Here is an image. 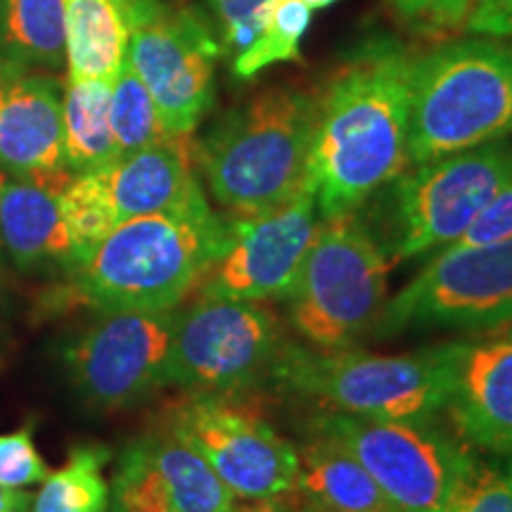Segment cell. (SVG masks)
<instances>
[{
    "label": "cell",
    "instance_id": "8d00e7d4",
    "mask_svg": "<svg viewBox=\"0 0 512 512\" xmlns=\"http://www.w3.org/2000/svg\"><path fill=\"white\" fill-rule=\"evenodd\" d=\"M124 3H128V0H124Z\"/></svg>",
    "mask_w": 512,
    "mask_h": 512
},
{
    "label": "cell",
    "instance_id": "4fadbf2b",
    "mask_svg": "<svg viewBox=\"0 0 512 512\" xmlns=\"http://www.w3.org/2000/svg\"><path fill=\"white\" fill-rule=\"evenodd\" d=\"M176 309L100 311L64 351L76 392L98 411L133 408L169 387Z\"/></svg>",
    "mask_w": 512,
    "mask_h": 512
},
{
    "label": "cell",
    "instance_id": "1f68e13d",
    "mask_svg": "<svg viewBox=\"0 0 512 512\" xmlns=\"http://www.w3.org/2000/svg\"><path fill=\"white\" fill-rule=\"evenodd\" d=\"M467 34L510 38L512 36V0H475L465 22Z\"/></svg>",
    "mask_w": 512,
    "mask_h": 512
},
{
    "label": "cell",
    "instance_id": "e0dca14e",
    "mask_svg": "<svg viewBox=\"0 0 512 512\" xmlns=\"http://www.w3.org/2000/svg\"><path fill=\"white\" fill-rule=\"evenodd\" d=\"M72 171L12 176L0 171V252L17 271L72 268V240L62 216V192Z\"/></svg>",
    "mask_w": 512,
    "mask_h": 512
},
{
    "label": "cell",
    "instance_id": "ac0fdd59",
    "mask_svg": "<svg viewBox=\"0 0 512 512\" xmlns=\"http://www.w3.org/2000/svg\"><path fill=\"white\" fill-rule=\"evenodd\" d=\"M197 143L190 136H164L133 155L95 169L117 223L176 209L200 195L195 174Z\"/></svg>",
    "mask_w": 512,
    "mask_h": 512
},
{
    "label": "cell",
    "instance_id": "7402d4cb",
    "mask_svg": "<svg viewBox=\"0 0 512 512\" xmlns=\"http://www.w3.org/2000/svg\"><path fill=\"white\" fill-rule=\"evenodd\" d=\"M112 83L67 81L62 100L64 164L74 176L102 169L119 157L110 126Z\"/></svg>",
    "mask_w": 512,
    "mask_h": 512
},
{
    "label": "cell",
    "instance_id": "f1b7e54d",
    "mask_svg": "<svg viewBox=\"0 0 512 512\" xmlns=\"http://www.w3.org/2000/svg\"><path fill=\"white\" fill-rule=\"evenodd\" d=\"M211 3L221 19L226 46L240 53L254 41L278 0H211Z\"/></svg>",
    "mask_w": 512,
    "mask_h": 512
},
{
    "label": "cell",
    "instance_id": "e575fe53",
    "mask_svg": "<svg viewBox=\"0 0 512 512\" xmlns=\"http://www.w3.org/2000/svg\"><path fill=\"white\" fill-rule=\"evenodd\" d=\"M494 332H503V335H512V320L508 325H503V328H498V330H494Z\"/></svg>",
    "mask_w": 512,
    "mask_h": 512
},
{
    "label": "cell",
    "instance_id": "7c38bea8",
    "mask_svg": "<svg viewBox=\"0 0 512 512\" xmlns=\"http://www.w3.org/2000/svg\"><path fill=\"white\" fill-rule=\"evenodd\" d=\"M128 53L169 136H190L214 100L219 46L195 12L159 0H128Z\"/></svg>",
    "mask_w": 512,
    "mask_h": 512
},
{
    "label": "cell",
    "instance_id": "9c48e42d",
    "mask_svg": "<svg viewBox=\"0 0 512 512\" xmlns=\"http://www.w3.org/2000/svg\"><path fill=\"white\" fill-rule=\"evenodd\" d=\"M278 316L261 302L197 297L176 313L169 384L185 394H245L273 375L285 349Z\"/></svg>",
    "mask_w": 512,
    "mask_h": 512
},
{
    "label": "cell",
    "instance_id": "836d02e7",
    "mask_svg": "<svg viewBox=\"0 0 512 512\" xmlns=\"http://www.w3.org/2000/svg\"><path fill=\"white\" fill-rule=\"evenodd\" d=\"M505 458H508V463H505L503 472H505V477H508V482L512 486V453H510V456H505Z\"/></svg>",
    "mask_w": 512,
    "mask_h": 512
},
{
    "label": "cell",
    "instance_id": "d590c367",
    "mask_svg": "<svg viewBox=\"0 0 512 512\" xmlns=\"http://www.w3.org/2000/svg\"><path fill=\"white\" fill-rule=\"evenodd\" d=\"M5 5H8V0H0V27H3V17H5Z\"/></svg>",
    "mask_w": 512,
    "mask_h": 512
},
{
    "label": "cell",
    "instance_id": "5bb4252c",
    "mask_svg": "<svg viewBox=\"0 0 512 512\" xmlns=\"http://www.w3.org/2000/svg\"><path fill=\"white\" fill-rule=\"evenodd\" d=\"M313 192L256 216H228L230 238L197 287L200 297L268 302L287 299L316 235Z\"/></svg>",
    "mask_w": 512,
    "mask_h": 512
},
{
    "label": "cell",
    "instance_id": "3957f363",
    "mask_svg": "<svg viewBox=\"0 0 512 512\" xmlns=\"http://www.w3.org/2000/svg\"><path fill=\"white\" fill-rule=\"evenodd\" d=\"M318 95L266 88L197 143V166L228 216H256L309 190ZM311 192V190H309Z\"/></svg>",
    "mask_w": 512,
    "mask_h": 512
},
{
    "label": "cell",
    "instance_id": "30bf717a",
    "mask_svg": "<svg viewBox=\"0 0 512 512\" xmlns=\"http://www.w3.org/2000/svg\"><path fill=\"white\" fill-rule=\"evenodd\" d=\"M508 183L512 143L505 138L415 164L394 181V230L384 254L403 261L451 245Z\"/></svg>",
    "mask_w": 512,
    "mask_h": 512
},
{
    "label": "cell",
    "instance_id": "cb8c5ba5",
    "mask_svg": "<svg viewBox=\"0 0 512 512\" xmlns=\"http://www.w3.org/2000/svg\"><path fill=\"white\" fill-rule=\"evenodd\" d=\"M110 451L102 446H76L60 470L43 479L29 512H107L110 484L105 482Z\"/></svg>",
    "mask_w": 512,
    "mask_h": 512
},
{
    "label": "cell",
    "instance_id": "484cf974",
    "mask_svg": "<svg viewBox=\"0 0 512 512\" xmlns=\"http://www.w3.org/2000/svg\"><path fill=\"white\" fill-rule=\"evenodd\" d=\"M311 15L313 10L302 0H278L254 41L235 57V76L252 79L261 69L273 64L299 60V43L309 29Z\"/></svg>",
    "mask_w": 512,
    "mask_h": 512
},
{
    "label": "cell",
    "instance_id": "8fae6325",
    "mask_svg": "<svg viewBox=\"0 0 512 512\" xmlns=\"http://www.w3.org/2000/svg\"><path fill=\"white\" fill-rule=\"evenodd\" d=\"M512 320V240L439 252L392 302L375 325L377 337L406 330L451 328L494 332Z\"/></svg>",
    "mask_w": 512,
    "mask_h": 512
},
{
    "label": "cell",
    "instance_id": "f35d334b",
    "mask_svg": "<svg viewBox=\"0 0 512 512\" xmlns=\"http://www.w3.org/2000/svg\"><path fill=\"white\" fill-rule=\"evenodd\" d=\"M510 48H512V46H510Z\"/></svg>",
    "mask_w": 512,
    "mask_h": 512
},
{
    "label": "cell",
    "instance_id": "d4e9b609",
    "mask_svg": "<svg viewBox=\"0 0 512 512\" xmlns=\"http://www.w3.org/2000/svg\"><path fill=\"white\" fill-rule=\"evenodd\" d=\"M110 126L119 157L133 155L169 136L159 121L155 100L128 57L112 83Z\"/></svg>",
    "mask_w": 512,
    "mask_h": 512
},
{
    "label": "cell",
    "instance_id": "2e32d148",
    "mask_svg": "<svg viewBox=\"0 0 512 512\" xmlns=\"http://www.w3.org/2000/svg\"><path fill=\"white\" fill-rule=\"evenodd\" d=\"M451 430L470 448L512 453V335L463 342L446 411Z\"/></svg>",
    "mask_w": 512,
    "mask_h": 512
},
{
    "label": "cell",
    "instance_id": "9a60e30c",
    "mask_svg": "<svg viewBox=\"0 0 512 512\" xmlns=\"http://www.w3.org/2000/svg\"><path fill=\"white\" fill-rule=\"evenodd\" d=\"M62 83L55 74L0 55V171H64Z\"/></svg>",
    "mask_w": 512,
    "mask_h": 512
},
{
    "label": "cell",
    "instance_id": "f546056e",
    "mask_svg": "<svg viewBox=\"0 0 512 512\" xmlns=\"http://www.w3.org/2000/svg\"><path fill=\"white\" fill-rule=\"evenodd\" d=\"M456 512H512V486L503 467L479 460Z\"/></svg>",
    "mask_w": 512,
    "mask_h": 512
},
{
    "label": "cell",
    "instance_id": "4dcf8cb0",
    "mask_svg": "<svg viewBox=\"0 0 512 512\" xmlns=\"http://www.w3.org/2000/svg\"><path fill=\"white\" fill-rule=\"evenodd\" d=\"M401 17L420 31H456L465 27L475 0H396Z\"/></svg>",
    "mask_w": 512,
    "mask_h": 512
},
{
    "label": "cell",
    "instance_id": "52a82bcc",
    "mask_svg": "<svg viewBox=\"0 0 512 512\" xmlns=\"http://www.w3.org/2000/svg\"><path fill=\"white\" fill-rule=\"evenodd\" d=\"M313 430L347 446L399 512H456L479 458L434 420H382L328 411Z\"/></svg>",
    "mask_w": 512,
    "mask_h": 512
},
{
    "label": "cell",
    "instance_id": "277c9868",
    "mask_svg": "<svg viewBox=\"0 0 512 512\" xmlns=\"http://www.w3.org/2000/svg\"><path fill=\"white\" fill-rule=\"evenodd\" d=\"M463 342L411 354L320 351L285 344L273 377L332 411L382 420H434L446 411Z\"/></svg>",
    "mask_w": 512,
    "mask_h": 512
},
{
    "label": "cell",
    "instance_id": "d6a6232c",
    "mask_svg": "<svg viewBox=\"0 0 512 512\" xmlns=\"http://www.w3.org/2000/svg\"><path fill=\"white\" fill-rule=\"evenodd\" d=\"M302 3L309 5L311 10H320V8H328L332 3H337V0H302Z\"/></svg>",
    "mask_w": 512,
    "mask_h": 512
},
{
    "label": "cell",
    "instance_id": "44dd1931",
    "mask_svg": "<svg viewBox=\"0 0 512 512\" xmlns=\"http://www.w3.org/2000/svg\"><path fill=\"white\" fill-rule=\"evenodd\" d=\"M69 81L117 79L128 53L124 0H62Z\"/></svg>",
    "mask_w": 512,
    "mask_h": 512
},
{
    "label": "cell",
    "instance_id": "74e56055",
    "mask_svg": "<svg viewBox=\"0 0 512 512\" xmlns=\"http://www.w3.org/2000/svg\"><path fill=\"white\" fill-rule=\"evenodd\" d=\"M0 256H3V252H0Z\"/></svg>",
    "mask_w": 512,
    "mask_h": 512
},
{
    "label": "cell",
    "instance_id": "ba28073f",
    "mask_svg": "<svg viewBox=\"0 0 512 512\" xmlns=\"http://www.w3.org/2000/svg\"><path fill=\"white\" fill-rule=\"evenodd\" d=\"M164 422L190 441L242 503L275 505L297 491V446L245 394H185Z\"/></svg>",
    "mask_w": 512,
    "mask_h": 512
},
{
    "label": "cell",
    "instance_id": "83f0119b",
    "mask_svg": "<svg viewBox=\"0 0 512 512\" xmlns=\"http://www.w3.org/2000/svg\"><path fill=\"white\" fill-rule=\"evenodd\" d=\"M505 240H512V183L491 197L489 204L475 216V221L444 249L463 252V249L489 247Z\"/></svg>",
    "mask_w": 512,
    "mask_h": 512
},
{
    "label": "cell",
    "instance_id": "603a6c76",
    "mask_svg": "<svg viewBox=\"0 0 512 512\" xmlns=\"http://www.w3.org/2000/svg\"><path fill=\"white\" fill-rule=\"evenodd\" d=\"M0 55L48 72L62 69L67 62L62 0H8L0 27Z\"/></svg>",
    "mask_w": 512,
    "mask_h": 512
},
{
    "label": "cell",
    "instance_id": "d6986e66",
    "mask_svg": "<svg viewBox=\"0 0 512 512\" xmlns=\"http://www.w3.org/2000/svg\"><path fill=\"white\" fill-rule=\"evenodd\" d=\"M299 477L292 501L306 512H399L347 446L313 430L297 446Z\"/></svg>",
    "mask_w": 512,
    "mask_h": 512
},
{
    "label": "cell",
    "instance_id": "ffe728a7",
    "mask_svg": "<svg viewBox=\"0 0 512 512\" xmlns=\"http://www.w3.org/2000/svg\"><path fill=\"white\" fill-rule=\"evenodd\" d=\"M136 441L162 484L171 512H275L273 505L259 510L240 505L202 453L164 420Z\"/></svg>",
    "mask_w": 512,
    "mask_h": 512
},
{
    "label": "cell",
    "instance_id": "5b68a950",
    "mask_svg": "<svg viewBox=\"0 0 512 512\" xmlns=\"http://www.w3.org/2000/svg\"><path fill=\"white\" fill-rule=\"evenodd\" d=\"M510 133V46L467 38L415 60L408 121L411 164L472 150Z\"/></svg>",
    "mask_w": 512,
    "mask_h": 512
},
{
    "label": "cell",
    "instance_id": "4316f807",
    "mask_svg": "<svg viewBox=\"0 0 512 512\" xmlns=\"http://www.w3.org/2000/svg\"><path fill=\"white\" fill-rule=\"evenodd\" d=\"M62 216L69 240H72V268L69 271L81 266L93 254V249L119 226L93 171L76 174L67 183L62 192Z\"/></svg>",
    "mask_w": 512,
    "mask_h": 512
},
{
    "label": "cell",
    "instance_id": "6da1fadb",
    "mask_svg": "<svg viewBox=\"0 0 512 512\" xmlns=\"http://www.w3.org/2000/svg\"><path fill=\"white\" fill-rule=\"evenodd\" d=\"M413 55L370 41L330 74L318 95L309 190L320 219L351 214L408 169Z\"/></svg>",
    "mask_w": 512,
    "mask_h": 512
},
{
    "label": "cell",
    "instance_id": "8992f818",
    "mask_svg": "<svg viewBox=\"0 0 512 512\" xmlns=\"http://www.w3.org/2000/svg\"><path fill=\"white\" fill-rule=\"evenodd\" d=\"M387 254L358 216L320 219L292 292L287 320L311 349L356 347L387 304Z\"/></svg>",
    "mask_w": 512,
    "mask_h": 512
},
{
    "label": "cell",
    "instance_id": "7a4b0ae2",
    "mask_svg": "<svg viewBox=\"0 0 512 512\" xmlns=\"http://www.w3.org/2000/svg\"><path fill=\"white\" fill-rule=\"evenodd\" d=\"M230 238L200 192L181 207L119 223L74 268L72 292L98 311H166L195 292Z\"/></svg>",
    "mask_w": 512,
    "mask_h": 512
}]
</instances>
